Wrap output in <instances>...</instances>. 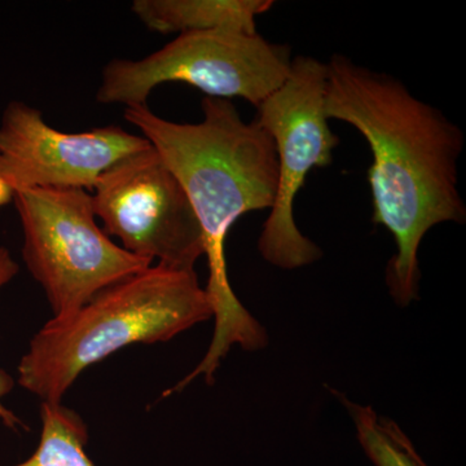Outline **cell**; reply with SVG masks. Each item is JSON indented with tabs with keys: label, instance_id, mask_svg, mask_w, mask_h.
Here are the masks:
<instances>
[{
	"label": "cell",
	"instance_id": "obj_1",
	"mask_svg": "<svg viewBox=\"0 0 466 466\" xmlns=\"http://www.w3.org/2000/svg\"><path fill=\"white\" fill-rule=\"evenodd\" d=\"M325 115L357 128L370 146L372 222L397 244L386 285L394 302L408 308L419 299L426 233L441 223L466 222L458 168L464 133L400 79L339 54L327 63Z\"/></svg>",
	"mask_w": 466,
	"mask_h": 466
},
{
	"label": "cell",
	"instance_id": "obj_2",
	"mask_svg": "<svg viewBox=\"0 0 466 466\" xmlns=\"http://www.w3.org/2000/svg\"><path fill=\"white\" fill-rule=\"evenodd\" d=\"M200 124H177L148 106H127L125 118L139 128L173 171L200 223L213 309L214 333L200 364L174 386L183 391L198 377L213 385L232 346L258 351L268 343L263 325L242 306L228 280L226 238L236 220L274 207L278 156L274 140L257 122L242 121L231 100L205 97Z\"/></svg>",
	"mask_w": 466,
	"mask_h": 466
},
{
	"label": "cell",
	"instance_id": "obj_3",
	"mask_svg": "<svg viewBox=\"0 0 466 466\" xmlns=\"http://www.w3.org/2000/svg\"><path fill=\"white\" fill-rule=\"evenodd\" d=\"M213 318L195 269L149 266L110 285L66 318H52L18 364V383L63 403L79 375L135 343L167 342Z\"/></svg>",
	"mask_w": 466,
	"mask_h": 466
},
{
	"label": "cell",
	"instance_id": "obj_4",
	"mask_svg": "<svg viewBox=\"0 0 466 466\" xmlns=\"http://www.w3.org/2000/svg\"><path fill=\"white\" fill-rule=\"evenodd\" d=\"M24 232L23 258L54 318L75 314L101 290L152 266L110 240L86 189L14 193Z\"/></svg>",
	"mask_w": 466,
	"mask_h": 466
},
{
	"label": "cell",
	"instance_id": "obj_5",
	"mask_svg": "<svg viewBox=\"0 0 466 466\" xmlns=\"http://www.w3.org/2000/svg\"><path fill=\"white\" fill-rule=\"evenodd\" d=\"M290 66L289 47L266 41L258 33H184L142 60L110 61L104 67L96 100L147 106L157 86L182 82L208 97H241L258 108L287 81Z\"/></svg>",
	"mask_w": 466,
	"mask_h": 466
},
{
	"label": "cell",
	"instance_id": "obj_6",
	"mask_svg": "<svg viewBox=\"0 0 466 466\" xmlns=\"http://www.w3.org/2000/svg\"><path fill=\"white\" fill-rule=\"evenodd\" d=\"M325 88L327 64L297 56L291 58L287 81L257 108V122L274 140L278 156L276 198L258 249L263 259L279 268H300L323 256L297 227L294 202L309 171L329 167L339 144L325 115Z\"/></svg>",
	"mask_w": 466,
	"mask_h": 466
},
{
	"label": "cell",
	"instance_id": "obj_7",
	"mask_svg": "<svg viewBox=\"0 0 466 466\" xmlns=\"http://www.w3.org/2000/svg\"><path fill=\"white\" fill-rule=\"evenodd\" d=\"M92 192L95 217L125 250L177 269H195L204 256L191 201L152 144L116 162Z\"/></svg>",
	"mask_w": 466,
	"mask_h": 466
},
{
	"label": "cell",
	"instance_id": "obj_8",
	"mask_svg": "<svg viewBox=\"0 0 466 466\" xmlns=\"http://www.w3.org/2000/svg\"><path fill=\"white\" fill-rule=\"evenodd\" d=\"M150 143L116 126L69 134L51 127L41 110L11 101L0 122V180L23 189L92 191L101 174Z\"/></svg>",
	"mask_w": 466,
	"mask_h": 466
},
{
	"label": "cell",
	"instance_id": "obj_9",
	"mask_svg": "<svg viewBox=\"0 0 466 466\" xmlns=\"http://www.w3.org/2000/svg\"><path fill=\"white\" fill-rule=\"evenodd\" d=\"M272 5V0H135L131 9L152 32L256 34V18Z\"/></svg>",
	"mask_w": 466,
	"mask_h": 466
},
{
	"label": "cell",
	"instance_id": "obj_10",
	"mask_svg": "<svg viewBox=\"0 0 466 466\" xmlns=\"http://www.w3.org/2000/svg\"><path fill=\"white\" fill-rule=\"evenodd\" d=\"M42 431L32 456L11 466H95L87 455V425L63 403L42 401Z\"/></svg>",
	"mask_w": 466,
	"mask_h": 466
},
{
	"label": "cell",
	"instance_id": "obj_11",
	"mask_svg": "<svg viewBox=\"0 0 466 466\" xmlns=\"http://www.w3.org/2000/svg\"><path fill=\"white\" fill-rule=\"evenodd\" d=\"M334 398L348 410L357 437L367 458L375 466H426L400 426L383 419L370 406L354 403L342 392L329 389Z\"/></svg>",
	"mask_w": 466,
	"mask_h": 466
},
{
	"label": "cell",
	"instance_id": "obj_12",
	"mask_svg": "<svg viewBox=\"0 0 466 466\" xmlns=\"http://www.w3.org/2000/svg\"><path fill=\"white\" fill-rule=\"evenodd\" d=\"M20 271V266L17 265L16 260L12 258L9 251L5 248L0 247V290L5 287L12 280L16 278ZM15 380L9 376L5 370H0V421L3 425L7 426L11 431H18L20 429L26 431L25 422L18 419L12 410L3 404V398L8 395L9 392L14 390Z\"/></svg>",
	"mask_w": 466,
	"mask_h": 466
},
{
	"label": "cell",
	"instance_id": "obj_13",
	"mask_svg": "<svg viewBox=\"0 0 466 466\" xmlns=\"http://www.w3.org/2000/svg\"><path fill=\"white\" fill-rule=\"evenodd\" d=\"M11 198H14V193L9 191L7 187L5 186V183L0 180V207L7 204Z\"/></svg>",
	"mask_w": 466,
	"mask_h": 466
}]
</instances>
